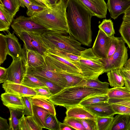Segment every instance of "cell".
<instances>
[{
    "instance_id": "6da1fadb",
    "label": "cell",
    "mask_w": 130,
    "mask_h": 130,
    "mask_svg": "<svg viewBox=\"0 0 130 130\" xmlns=\"http://www.w3.org/2000/svg\"><path fill=\"white\" fill-rule=\"evenodd\" d=\"M66 14L69 35L81 44L91 46L93 13L78 0H68Z\"/></svg>"
},
{
    "instance_id": "7a4b0ae2",
    "label": "cell",
    "mask_w": 130,
    "mask_h": 130,
    "mask_svg": "<svg viewBox=\"0 0 130 130\" xmlns=\"http://www.w3.org/2000/svg\"><path fill=\"white\" fill-rule=\"evenodd\" d=\"M68 0H60L43 11L31 17L34 21L48 30L68 35L66 10Z\"/></svg>"
},
{
    "instance_id": "3957f363",
    "label": "cell",
    "mask_w": 130,
    "mask_h": 130,
    "mask_svg": "<svg viewBox=\"0 0 130 130\" xmlns=\"http://www.w3.org/2000/svg\"><path fill=\"white\" fill-rule=\"evenodd\" d=\"M109 89H100L85 86L66 88L52 95L48 100L54 105L63 106L67 109L79 105L82 101L89 97L107 94Z\"/></svg>"
},
{
    "instance_id": "277c9868",
    "label": "cell",
    "mask_w": 130,
    "mask_h": 130,
    "mask_svg": "<svg viewBox=\"0 0 130 130\" xmlns=\"http://www.w3.org/2000/svg\"><path fill=\"white\" fill-rule=\"evenodd\" d=\"M43 41L48 49L56 48L79 56L86 48L72 36L47 30L40 34Z\"/></svg>"
},
{
    "instance_id": "5b68a950",
    "label": "cell",
    "mask_w": 130,
    "mask_h": 130,
    "mask_svg": "<svg viewBox=\"0 0 130 130\" xmlns=\"http://www.w3.org/2000/svg\"><path fill=\"white\" fill-rule=\"evenodd\" d=\"M79 56L80 58L76 63L84 78L87 79H97L100 75L105 73L101 58L95 55L92 48H86L82 51Z\"/></svg>"
},
{
    "instance_id": "8992f818",
    "label": "cell",
    "mask_w": 130,
    "mask_h": 130,
    "mask_svg": "<svg viewBox=\"0 0 130 130\" xmlns=\"http://www.w3.org/2000/svg\"><path fill=\"white\" fill-rule=\"evenodd\" d=\"M45 61L42 65L34 68L27 67V73L41 76L53 82L62 88H66L67 81L59 68L46 54L44 56Z\"/></svg>"
},
{
    "instance_id": "52a82bcc",
    "label": "cell",
    "mask_w": 130,
    "mask_h": 130,
    "mask_svg": "<svg viewBox=\"0 0 130 130\" xmlns=\"http://www.w3.org/2000/svg\"><path fill=\"white\" fill-rule=\"evenodd\" d=\"M125 42L120 39L117 49L110 58L101 59L105 69V73L117 69H121L124 67L128 58V50Z\"/></svg>"
},
{
    "instance_id": "ba28073f",
    "label": "cell",
    "mask_w": 130,
    "mask_h": 130,
    "mask_svg": "<svg viewBox=\"0 0 130 130\" xmlns=\"http://www.w3.org/2000/svg\"><path fill=\"white\" fill-rule=\"evenodd\" d=\"M13 32L18 36L23 31L41 34L47 29L34 21L30 17L21 15L13 19L11 25Z\"/></svg>"
},
{
    "instance_id": "9c48e42d",
    "label": "cell",
    "mask_w": 130,
    "mask_h": 130,
    "mask_svg": "<svg viewBox=\"0 0 130 130\" xmlns=\"http://www.w3.org/2000/svg\"><path fill=\"white\" fill-rule=\"evenodd\" d=\"M23 42V50H30L44 56L48 49L43 41L40 34L23 31L18 36Z\"/></svg>"
},
{
    "instance_id": "30bf717a",
    "label": "cell",
    "mask_w": 130,
    "mask_h": 130,
    "mask_svg": "<svg viewBox=\"0 0 130 130\" xmlns=\"http://www.w3.org/2000/svg\"><path fill=\"white\" fill-rule=\"evenodd\" d=\"M7 69V78L5 82L22 84L27 73V67L23 57L13 60Z\"/></svg>"
},
{
    "instance_id": "8fae6325",
    "label": "cell",
    "mask_w": 130,
    "mask_h": 130,
    "mask_svg": "<svg viewBox=\"0 0 130 130\" xmlns=\"http://www.w3.org/2000/svg\"><path fill=\"white\" fill-rule=\"evenodd\" d=\"M45 54L49 56L56 65L62 71L63 73L83 77L76 62L71 61L47 51Z\"/></svg>"
},
{
    "instance_id": "7c38bea8",
    "label": "cell",
    "mask_w": 130,
    "mask_h": 130,
    "mask_svg": "<svg viewBox=\"0 0 130 130\" xmlns=\"http://www.w3.org/2000/svg\"><path fill=\"white\" fill-rule=\"evenodd\" d=\"M110 37L99 29L92 48L95 55L102 59L107 58Z\"/></svg>"
},
{
    "instance_id": "4fadbf2b",
    "label": "cell",
    "mask_w": 130,
    "mask_h": 130,
    "mask_svg": "<svg viewBox=\"0 0 130 130\" xmlns=\"http://www.w3.org/2000/svg\"><path fill=\"white\" fill-rule=\"evenodd\" d=\"M2 87L5 92L20 97L37 96L36 93L33 88L22 84L5 82L2 84Z\"/></svg>"
},
{
    "instance_id": "5bb4252c",
    "label": "cell",
    "mask_w": 130,
    "mask_h": 130,
    "mask_svg": "<svg viewBox=\"0 0 130 130\" xmlns=\"http://www.w3.org/2000/svg\"><path fill=\"white\" fill-rule=\"evenodd\" d=\"M5 37L7 46L8 55L13 60H17L23 57V48L18 38L13 32L11 33L9 30L7 32Z\"/></svg>"
},
{
    "instance_id": "9a60e30c",
    "label": "cell",
    "mask_w": 130,
    "mask_h": 130,
    "mask_svg": "<svg viewBox=\"0 0 130 130\" xmlns=\"http://www.w3.org/2000/svg\"><path fill=\"white\" fill-rule=\"evenodd\" d=\"M92 12L94 16L101 19L106 18L108 9L104 0H78Z\"/></svg>"
},
{
    "instance_id": "2e32d148",
    "label": "cell",
    "mask_w": 130,
    "mask_h": 130,
    "mask_svg": "<svg viewBox=\"0 0 130 130\" xmlns=\"http://www.w3.org/2000/svg\"><path fill=\"white\" fill-rule=\"evenodd\" d=\"M107 4L110 17L115 20L130 7V0H108Z\"/></svg>"
},
{
    "instance_id": "e0dca14e",
    "label": "cell",
    "mask_w": 130,
    "mask_h": 130,
    "mask_svg": "<svg viewBox=\"0 0 130 130\" xmlns=\"http://www.w3.org/2000/svg\"><path fill=\"white\" fill-rule=\"evenodd\" d=\"M84 107L95 116L113 117L115 114L111 104L108 102L92 104Z\"/></svg>"
},
{
    "instance_id": "ac0fdd59",
    "label": "cell",
    "mask_w": 130,
    "mask_h": 130,
    "mask_svg": "<svg viewBox=\"0 0 130 130\" xmlns=\"http://www.w3.org/2000/svg\"><path fill=\"white\" fill-rule=\"evenodd\" d=\"M1 99L3 104L9 109L23 110L25 108L22 97L5 92L1 94Z\"/></svg>"
},
{
    "instance_id": "d6986e66",
    "label": "cell",
    "mask_w": 130,
    "mask_h": 130,
    "mask_svg": "<svg viewBox=\"0 0 130 130\" xmlns=\"http://www.w3.org/2000/svg\"><path fill=\"white\" fill-rule=\"evenodd\" d=\"M23 58L26 66L34 68L42 64L45 61L44 56L38 52L30 50H23Z\"/></svg>"
},
{
    "instance_id": "ffe728a7",
    "label": "cell",
    "mask_w": 130,
    "mask_h": 130,
    "mask_svg": "<svg viewBox=\"0 0 130 130\" xmlns=\"http://www.w3.org/2000/svg\"><path fill=\"white\" fill-rule=\"evenodd\" d=\"M66 116L80 119L95 118L96 116L84 107L78 105L67 109Z\"/></svg>"
},
{
    "instance_id": "44dd1931",
    "label": "cell",
    "mask_w": 130,
    "mask_h": 130,
    "mask_svg": "<svg viewBox=\"0 0 130 130\" xmlns=\"http://www.w3.org/2000/svg\"><path fill=\"white\" fill-rule=\"evenodd\" d=\"M130 115L118 114L112 122L109 130H127Z\"/></svg>"
},
{
    "instance_id": "7402d4cb",
    "label": "cell",
    "mask_w": 130,
    "mask_h": 130,
    "mask_svg": "<svg viewBox=\"0 0 130 130\" xmlns=\"http://www.w3.org/2000/svg\"><path fill=\"white\" fill-rule=\"evenodd\" d=\"M117 69L107 72L108 80L110 85L113 87H121L124 85V78L120 71Z\"/></svg>"
},
{
    "instance_id": "603a6c76",
    "label": "cell",
    "mask_w": 130,
    "mask_h": 130,
    "mask_svg": "<svg viewBox=\"0 0 130 130\" xmlns=\"http://www.w3.org/2000/svg\"><path fill=\"white\" fill-rule=\"evenodd\" d=\"M13 19L0 1V31H8Z\"/></svg>"
},
{
    "instance_id": "cb8c5ba5",
    "label": "cell",
    "mask_w": 130,
    "mask_h": 130,
    "mask_svg": "<svg viewBox=\"0 0 130 130\" xmlns=\"http://www.w3.org/2000/svg\"><path fill=\"white\" fill-rule=\"evenodd\" d=\"M32 105L42 107L47 110L50 114L56 116V115L54 105L50 101L40 96H30Z\"/></svg>"
},
{
    "instance_id": "d4e9b609",
    "label": "cell",
    "mask_w": 130,
    "mask_h": 130,
    "mask_svg": "<svg viewBox=\"0 0 130 130\" xmlns=\"http://www.w3.org/2000/svg\"><path fill=\"white\" fill-rule=\"evenodd\" d=\"M32 116L36 122L42 128H45L46 116L50 114L47 110L32 105Z\"/></svg>"
},
{
    "instance_id": "484cf974",
    "label": "cell",
    "mask_w": 130,
    "mask_h": 130,
    "mask_svg": "<svg viewBox=\"0 0 130 130\" xmlns=\"http://www.w3.org/2000/svg\"><path fill=\"white\" fill-rule=\"evenodd\" d=\"M20 130H42L32 116L25 117L23 115L20 120Z\"/></svg>"
},
{
    "instance_id": "4316f807",
    "label": "cell",
    "mask_w": 130,
    "mask_h": 130,
    "mask_svg": "<svg viewBox=\"0 0 130 130\" xmlns=\"http://www.w3.org/2000/svg\"><path fill=\"white\" fill-rule=\"evenodd\" d=\"M10 116L9 118V130H20V119L23 115V111L9 109Z\"/></svg>"
},
{
    "instance_id": "83f0119b",
    "label": "cell",
    "mask_w": 130,
    "mask_h": 130,
    "mask_svg": "<svg viewBox=\"0 0 130 130\" xmlns=\"http://www.w3.org/2000/svg\"><path fill=\"white\" fill-rule=\"evenodd\" d=\"M109 99H122L130 97V91L125 86L109 89L107 93Z\"/></svg>"
},
{
    "instance_id": "f1b7e54d",
    "label": "cell",
    "mask_w": 130,
    "mask_h": 130,
    "mask_svg": "<svg viewBox=\"0 0 130 130\" xmlns=\"http://www.w3.org/2000/svg\"><path fill=\"white\" fill-rule=\"evenodd\" d=\"M63 74L67 81L66 88L84 86L87 81V79L82 77L63 73Z\"/></svg>"
},
{
    "instance_id": "f546056e",
    "label": "cell",
    "mask_w": 130,
    "mask_h": 130,
    "mask_svg": "<svg viewBox=\"0 0 130 130\" xmlns=\"http://www.w3.org/2000/svg\"><path fill=\"white\" fill-rule=\"evenodd\" d=\"M22 84L32 88L47 87L35 76L27 73L24 76Z\"/></svg>"
},
{
    "instance_id": "4dcf8cb0",
    "label": "cell",
    "mask_w": 130,
    "mask_h": 130,
    "mask_svg": "<svg viewBox=\"0 0 130 130\" xmlns=\"http://www.w3.org/2000/svg\"><path fill=\"white\" fill-rule=\"evenodd\" d=\"M5 9L13 18L19 11L20 7L18 0H0Z\"/></svg>"
},
{
    "instance_id": "1f68e13d",
    "label": "cell",
    "mask_w": 130,
    "mask_h": 130,
    "mask_svg": "<svg viewBox=\"0 0 130 130\" xmlns=\"http://www.w3.org/2000/svg\"><path fill=\"white\" fill-rule=\"evenodd\" d=\"M109 99L107 94L94 95L85 99L79 105L85 107L100 102H108Z\"/></svg>"
},
{
    "instance_id": "d6a6232c",
    "label": "cell",
    "mask_w": 130,
    "mask_h": 130,
    "mask_svg": "<svg viewBox=\"0 0 130 130\" xmlns=\"http://www.w3.org/2000/svg\"><path fill=\"white\" fill-rule=\"evenodd\" d=\"M119 31L121 38L130 49V22L123 21Z\"/></svg>"
},
{
    "instance_id": "836d02e7",
    "label": "cell",
    "mask_w": 130,
    "mask_h": 130,
    "mask_svg": "<svg viewBox=\"0 0 130 130\" xmlns=\"http://www.w3.org/2000/svg\"><path fill=\"white\" fill-rule=\"evenodd\" d=\"M99 28L108 37H114L115 33L113 23L111 20L104 19L99 25Z\"/></svg>"
},
{
    "instance_id": "e575fe53",
    "label": "cell",
    "mask_w": 130,
    "mask_h": 130,
    "mask_svg": "<svg viewBox=\"0 0 130 130\" xmlns=\"http://www.w3.org/2000/svg\"><path fill=\"white\" fill-rule=\"evenodd\" d=\"M95 116L97 130H109L114 117Z\"/></svg>"
},
{
    "instance_id": "d590c367",
    "label": "cell",
    "mask_w": 130,
    "mask_h": 130,
    "mask_svg": "<svg viewBox=\"0 0 130 130\" xmlns=\"http://www.w3.org/2000/svg\"><path fill=\"white\" fill-rule=\"evenodd\" d=\"M47 51L73 62H78L80 58L79 56L56 48L48 49Z\"/></svg>"
},
{
    "instance_id": "8d00e7d4",
    "label": "cell",
    "mask_w": 130,
    "mask_h": 130,
    "mask_svg": "<svg viewBox=\"0 0 130 130\" xmlns=\"http://www.w3.org/2000/svg\"><path fill=\"white\" fill-rule=\"evenodd\" d=\"M34 76L43 83L46 86L53 95L58 93L64 89L47 79L40 76Z\"/></svg>"
},
{
    "instance_id": "74e56055",
    "label": "cell",
    "mask_w": 130,
    "mask_h": 130,
    "mask_svg": "<svg viewBox=\"0 0 130 130\" xmlns=\"http://www.w3.org/2000/svg\"><path fill=\"white\" fill-rule=\"evenodd\" d=\"M59 122L56 116L48 114L46 118L45 128L51 130H59Z\"/></svg>"
},
{
    "instance_id": "f35d334b",
    "label": "cell",
    "mask_w": 130,
    "mask_h": 130,
    "mask_svg": "<svg viewBox=\"0 0 130 130\" xmlns=\"http://www.w3.org/2000/svg\"><path fill=\"white\" fill-rule=\"evenodd\" d=\"M109 84L107 82H102L98 79H87L84 86L100 89H109Z\"/></svg>"
},
{
    "instance_id": "ab89813d",
    "label": "cell",
    "mask_w": 130,
    "mask_h": 130,
    "mask_svg": "<svg viewBox=\"0 0 130 130\" xmlns=\"http://www.w3.org/2000/svg\"><path fill=\"white\" fill-rule=\"evenodd\" d=\"M0 65H1L6 59L7 56L8 55L5 35L3 34H0Z\"/></svg>"
},
{
    "instance_id": "60d3db41",
    "label": "cell",
    "mask_w": 130,
    "mask_h": 130,
    "mask_svg": "<svg viewBox=\"0 0 130 130\" xmlns=\"http://www.w3.org/2000/svg\"><path fill=\"white\" fill-rule=\"evenodd\" d=\"M63 123L75 130H86L79 119L69 117L66 116L64 120Z\"/></svg>"
},
{
    "instance_id": "b9f144b4",
    "label": "cell",
    "mask_w": 130,
    "mask_h": 130,
    "mask_svg": "<svg viewBox=\"0 0 130 130\" xmlns=\"http://www.w3.org/2000/svg\"><path fill=\"white\" fill-rule=\"evenodd\" d=\"M121 38L115 36L110 37L107 58L111 57L115 53L117 49L120 40Z\"/></svg>"
},
{
    "instance_id": "7bdbcfd3",
    "label": "cell",
    "mask_w": 130,
    "mask_h": 130,
    "mask_svg": "<svg viewBox=\"0 0 130 130\" xmlns=\"http://www.w3.org/2000/svg\"><path fill=\"white\" fill-rule=\"evenodd\" d=\"M47 8L42 5L32 3L27 8L26 14L28 16L31 17L43 11Z\"/></svg>"
},
{
    "instance_id": "ee69618b",
    "label": "cell",
    "mask_w": 130,
    "mask_h": 130,
    "mask_svg": "<svg viewBox=\"0 0 130 130\" xmlns=\"http://www.w3.org/2000/svg\"><path fill=\"white\" fill-rule=\"evenodd\" d=\"M80 119L86 130H97L95 118Z\"/></svg>"
},
{
    "instance_id": "f6af8a7d",
    "label": "cell",
    "mask_w": 130,
    "mask_h": 130,
    "mask_svg": "<svg viewBox=\"0 0 130 130\" xmlns=\"http://www.w3.org/2000/svg\"><path fill=\"white\" fill-rule=\"evenodd\" d=\"M30 96L22 97L25 106L23 111V115L27 116L32 115V105L30 98Z\"/></svg>"
},
{
    "instance_id": "bcb514c9",
    "label": "cell",
    "mask_w": 130,
    "mask_h": 130,
    "mask_svg": "<svg viewBox=\"0 0 130 130\" xmlns=\"http://www.w3.org/2000/svg\"><path fill=\"white\" fill-rule=\"evenodd\" d=\"M111 105L115 114L130 115V107L117 104H112Z\"/></svg>"
},
{
    "instance_id": "7dc6e473",
    "label": "cell",
    "mask_w": 130,
    "mask_h": 130,
    "mask_svg": "<svg viewBox=\"0 0 130 130\" xmlns=\"http://www.w3.org/2000/svg\"><path fill=\"white\" fill-rule=\"evenodd\" d=\"M37 93V96L48 100L53 95L47 87L33 88Z\"/></svg>"
},
{
    "instance_id": "c3c4849f",
    "label": "cell",
    "mask_w": 130,
    "mask_h": 130,
    "mask_svg": "<svg viewBox=\"0 0 130 130\" xmlns=\"http://www.w3.org/2000/svg\"><path fill=\"white\" fill-rule=\"evenodd\" d=\"M108 102L111 104H118L130 107V97L122 99H109Z\"/></svg>"
},
{
    "instance_id": "681fc988",
    "label": "cell",
    "mask_w": 130,
    "mask_h": 130,
    "mask_svg": "<svg viewBox=\"0 0 130 130\" xmlns=\"http://www.w3.org/2000/svg\"><path fill=\"white\" fill-rule=\"evenodd\" d=\"M120 71L124 76L130 79V57L127 60L124 67L120 69Z\"/></svg>"
},
{
    "instance_id": "f907efd6",
    "label": "cell",
    "mask_w": 130,
    "mask_h": 130,
    "mask_svg": "<svg viewBox=\"0 0 130 130\" xmlns=\"http://www.w3.org/2000/svg\"><path fill=\"white\" fill-rule=\"evenodd\" d=\"M7 78V69L4 67H0V83L5 82Z\"/></svg>"
},
{
    "instance_id": "816d5d0a",
    "label": "cell",
    "mask_w": 130,
    "mask_h": 130,
    "mask_svg": "<svg viewBox=\"0 0 130 130\" xmlns=\"http://www.w3.org/2000/svg\"><path fill=\"white\" fill-rule=\"evenodd\" d=\"M10 126L7 119L0 117V130H9Z\"/></svg>"
},
{
    "instance_id": "f5cc1de1",
    "label": "cell",
    "mask_w": 130,
    "mask_h": 130,
    "mask_svg": "<svg viewBox=\"0 0 130 130\" xmlns=\"http://www.w3.org/2000/svg\"><path fill=\"white\" fill-rule=\"evenodd\" d=\"M32 3L39 4L47 8L51 7V5L46 0H30Z\"/></svg>"
},
{
    "instance_id": "db71d44e",
    "label": "cell",
    "mask_w": 130,
    "mask_h": 130,
    "mask_svg": "<svg viewBox=\"0 0 130 130\" xmlns=\"http://www.w3.org/2000/svg\"><path fill=\"white\" fill-rule=\"evenodd\" d=\"M20 4V6L25 8L26 7L27 8L32 3V2L30 0H18Z\"/></svg>"
},
{
    "instance_id": "11a10c76",
    "label": "cell",
    "mask_w": 130,
    "mask_h": 130,
    "mask_svg": "<svg viewBox=\"0 0 130 130\" xmlns=\"http://www.w3.org/2000/svg\"><path fill=\"white\" fill-rule=\"evenodd\" d=\"M59 130H73L75 129L70 126L63 123L60 122L59 124Z\"/></svg>"
},
{
    "instance_id": "9f6ffc18",
    "label": "cell",
    "mask_w": 130,
    "mask_h": 130,
    "mask_svg": "<svg viewBox=\"0 0 130 130\" xmlns=\"http://www.w3.org/2000/svg\"><path fill=\"white\" fill-rule=\"evenodd\" d=\"M124 77V78L125 86L130 91V79L126 77Z\"/></svg>"
},
{
    "instance_id": "6f0895ef",
    "label": "cell",
    "mask_w": 130,
    "mask_h": 130,
    "mask_svg": "<svg viewBox=\"0 0 130 130\" xmlns=\"http://www.w3.org/2000/svg\"><path fill=\"white\" fill-rule=\"evenodd\" d=\"M51 5H52L57 3L60 0H46Z\"/></svg>"
},
{
    "instance_id": "680465c9",
    "label": "cell",
    "mask_w": 130,
    "mask_h": 130,
    "mask_svg": "<svg viewBox=\"0 0 130 130\" xmlns=\"http://www.w3.org/2000/svg\"><path fill=\"white\" fill-rule=\"evenodd\" d=\"M123 21L130 22V17H126L123 16Z\"/></svg>"
},
{
    "instance_id": "91938a15",
    "label": "cell",
    "mask_w": 130,
    "mask_h": 130,
    "mask_svg": "<svg viewBox=\"0 0 130 130\" xmlns=\"http://www.w3.org/2000/svg\"><path fill=\"white\" fill-rule=\"evenodd\" d=\"M124 16L126 17H130V9H128L124 14Z\"/></svg>"
},
{
    "instance_id": "94428289",
    "label": "cell",
    "mask_w": 130,
    "mask_h": 130,
    "mask_svg": "<svg viewBox=\"0 0 130 130\" xmlns=\"http://www.w3.org/2000/svg\"><path fill=\"white\" fill-rule=\"evenodd\" d=\"M127 130H130V120L128 125Z\"/></svg>"
},
{
    "instance_id": "6125c7cd",
    "label": "cell",
    "mask_w": 130,
    "mask_h": 130,
    "mask_svg": "<svg viewBox=\"0 0 130 130\" xmlns=\"http://www.w3.org/2000/svg\"><path fill=\"white\" fill-rule=\"evenodd\" d=\"M129 9H130V7L129 8Z\"/></svg>"
},
{
    "instance_id": "be15d7a7",
    "label": "cell",
    "mask_w": 130,
    "mask_h": 130,
    "mask_svg": "<svg viewBox=\"0 0 130 130\" xmlns=\"http://www.w3.org/2000/svg\"></svg>"
}]
</instances>
